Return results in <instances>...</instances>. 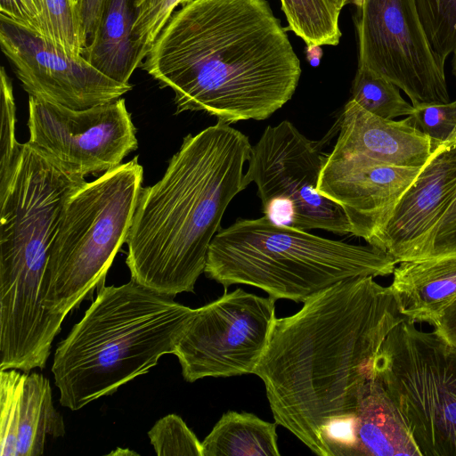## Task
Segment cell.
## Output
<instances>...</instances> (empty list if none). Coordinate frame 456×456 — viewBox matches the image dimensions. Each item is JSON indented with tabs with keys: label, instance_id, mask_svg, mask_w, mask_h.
<instances>
[{
	"label": "cell",
	"instance_id": "obj_20",
	"mask_svg": "<svg viewBox=\"0 0 456 456\" xmlns=\"http://www.w3.org/2000/svg\"><path fill=\"white\" fill-rule=\"evenodd\" d=\"M134 19V0H106L97 31L83 55L103 74L124 84L140 67L132 37Z\"/></svg>",
	"mask_w": 456,
	"mask_h": 456
},
{
	"label": "cell",
	"instance_id": "obj_1",
	"mask_svg": "<svg viewBox=\"0 0 456 456\" xmlns=\"http://www.w3.org/2000/svg\"><path fill=\"white\" fill-rule=\"evenodd\" d=\"M276 318L254 373L273 419L313 452L329 456L322 431L354 414L362 385L388 333L405 317L374 277L342 281Z\"/></svg>",
	"mask_w": 456,
	"mask_h": 456
},
{
	"label": "cell",
	"instance_id": "obj_3",
	"mask_svg": "<svg viewBox=\"0 0 456 456\" xmlns=\"http://www.w3.org/2000/svg\"><path fill=\"white\" fill-rule=\"evenodd\" d=\"M251 147L221 121L183 138L162 178L138 196L126 241L131 280L170 297L194 291L228 205L247 188Z\"/></svg>",
	"mask_w": 456,
	"mask_h": 456
},
{
	"label": "cell",
	"instance_id": "obj_10",
	"mask_svg": "<svg viewBox=\"0 0 456 456\" xmlns=\"http://www.w3.org/2000/svg\"><path fill=\"white\" fill-rule=\"evenodd\" d=\"M275 300L237 288L195 309L174 353L183 379L254 373L276 319Z\"/></svg>",
	"mask_w": 456,
	"mask_h": 456
},
{
	"label": "cell",
	"instance_id": "obj_23",
	"mask_svg": "<svg viewBox=\"0 0 456 456\" xmlns=\"http://www.w3.org/2000/svg\"><path fill=\"white\" fill-rule=\"evenodd\" d=\"M40 1L41 37L70 56H83L87 39L77 1Z\"/></svg>",
	"mask_w": 456,
	"mask_h": 456
},
{
	"label": "cell",
	"instance_id": "obj_7",
	"mask_svg": "<svg viewBox=\"0 0 456 456\" xmlns=\"http://www.w3.org/2000/svg\"><path fill=\"white\" fill-rule=\"evenodd\" d=\"M142 180L135 156L86 182L69 199L43 276L41 299L49 312L65 318L105 286L126 241Z\"/></svg>",
	"mask_w": 456,
	"mask_h": 456
},
{
	"label": "cell",
	"instance_id": "obj_15",
	"mask_svg": "<svg viewBox=\"0 0 456 456\" xmlns=\"http://www.w3.org/2000/svg\"><path fill=\"white\" fill-rule=\"evenodd\" d=\"M456 191V140L439 145L406 189L372 245L396 263L420 259Z\"/></svg>",
	"mask_w": 456,
	"mask_h": 456
},
{
	"label": "cell",
	"instance_id": "obj_16",
	"mask_svg": "<svg viewBox=\"0 0 456 456\" xmlns=\"http://www.w3.org/2000/svg\"><path fill=\"white\" fill-rule=\"evenodd\" d=\"M0 455L38 456L47 436L65 435L49 380L37 372L0 370Z\"/></svg>",
	"mask_w": 456,
	"mask_h": 456
},
{
	"label": "cell",
	"instance_id": "obj_22",
	"mask_svg": "<svg viewBox=\"0 0 456 456\" xmlns=\"http://www.w3.org/2000/svg\"><path fill=\"white\" fill-rule=\"evenodd\" d=\"M289 29L301 37L308 48L337 45L341 32L340 10L331 0H281Z\"/></svg>",
	"mask_w": 456,
	"mask_h": 456
},
{
	"label": "cell",
	"instance_id": "obj_36",
	"mask_svg": "<svg viewBox=\"0 0 456 456\" xmlns=\"http://www.w3.org/2000/svg\"><path fill=\"white\" fill-rule=\"evenodd\" d=\"M453 58H452V73L456 77V48L453 52Z\"/></svg>",
	"mask_w": 456,
	"mask_h": 456
},
{
	"label": "cell",
	"instance_id": "obj_8",
	"mask_svg": "<svg viewBox=\"0 0 456 456\" xmlns=\"http://www.w3.org/2000/svg\"><path fill=\"white\" fill-rule=\"evenodd\" d=\"M372 375L401 411L421 456H456V346L404 318L383 341Z\"/></svg>",
	"mask_w": 456,
	"mask_h": 456
},
{
	"label": "cell",
	"instance_id": "obj_5",
	"mask_svg": "<svg viewBox=\"0 0 456 456\" xmlns=\"http://www.w3.org/2000/svg\"><path fill=\"white\" fill-rule=\"evenodd\" d=\"M86 182L22 143L0 195V346L8 353L47 351L61 331L65 318L44 307L41 287L66 203Z\"/></svg>",
	"mask_w": 456,
	"mask_h": 456
},
{
	"label": "cell",
	"instance_id": "obj_17",
	"mask_svg": "<svg viewBox=\"0 0 456 456\" xmlns=\"http://www.w3.org/2000/svg\"><path fill=\"white\" fill-rule=\"evenodd\" d=\"M436 148L431 140L402 120L376 116L349 100L338 119L333 151L387 164L421 168Z\"/></svg>",
	"mask_w": 456,
	"mask_h": 456
},
{
	"label": "cell",
	"instance_id": "obj_2",
	"mask_svg": "<svg viewBox=\"0 0 456 456\" xmlns=\"http://www.w3.org/2000/svg\"><path fill=\"white\" fill-rule=\"evenodd\" d=\"M175 93L176 113L226 124L264 120L289 102L301 74L265 0H192L175 12L141 66Z\"/></svg>",
	"mask_w": 456,
	"mask_h": 456
},
{
	"label": "cell",
	"instance_id": "obj_28",
	"mask_svg": "<svg viewBox=\"0 0 456 456\" xmlns=\"http://www.w3.org/2000/svg\"><path fill=\"white\" fill-rule=\"evenodd\" d=\"M151 444L159 456H202V444L176 414L159 419L148 432Z\"/></svg>",
	"mask_w": 456,
	"mask_h": 456
},
{
	"label": "cell",
	"instance_id": "obj_21",
	"mask_svg": "<svg viewBox=\"0 0 456 456\" xmlns=\"http://www.w3.org/2000/svg\"><path fill=\"white\" fill-rule=\"evenodd\" d=\"M277 423L229 411L201 442L202 456H280Z\"/></svg>",
	"mask_w": 456,
	"mask_h": 456
},
{
	"label": "cell",
	"instance_id": "obj_24",
	"mask_svg": "<svg viewBox=\"0 0 456 456\" xmlns=\"http://www.w3.org/2000/svg\"><path fill=\"white\" fill-rule=\"evenodd\" d=\"M352 101L383 118L407 117L413 106L401 95L398 87L370 69L358 67L352 86Z\"/></svg>",
	"mask_w": 456,
	"mask_h": 456
},
{
	"label": "cell",
	"instance_id": "obj_11",
	"mask_svg": "<svg viewBox=\"0 0 456 456\" xmlns=\"http://www.w3.org/2000/svg\"><path fill=\"white\" fill-rule=\"evenodd\" d=\"M356 7L358 67L390 80L412 106L449 102L444 68L428 44L415 0H361Z\"/></svg>",
	"mask_w": 456,
	"mask_h": 456
},
{
	"label": "cell",
	"instance_id": "obj_35",
	"mask_svg": "<svg viewBox=\"0 0 456 456\" xmlns=\"http://www.w3.org/2000/svg\"><path fill=\"white\" fill-rule=\"evenodd\" d=\"M361 0H331V2L341 10L345 5L354 4L358 6Z\"/></svg>",
	"mask_w": 456,
	"mask_h": 456
},
{
	"label": "cell",
	"instance_id": "obj_4",
	"mask_svg": "<svg viewBox=\"0 0 456 456\" xmlns=\"http://www.w3.org/2000/svg\"><path fill=\"white\" fill-rule=\"evenodd\" d=\"M173 298L133 280L98 290L54 353L61 404L79 410L174 354L195 309Z\"/></svg>",
	"mask_w": 456,
	"mask_h": 456
},
{
	"label": "cell",
	"instance_id": "obj_30",
	"mask_svg": "<svg viewBox=\"0 0 456 456\" xmlns=\"http://www.w3.org/2000/svg\"><path fill=\"white\" fill-rule=\"evenodd\" d=\"M451 256H456V191L447 210L431 232L421 258Z\"/></svg>",
	"mask_w": 456,
	"mask_h": 456
},
{
	"label": "cell",
	"instance_id": "obj_38",
	"mask_svg": "<svg viewBox=\"0 0 456 456\" xmlns=\"http://www.w3.org/2000/svg\"><path fill=\"white\" fill-rule=\"evenodd\" d=\"M135 1V0H134Z\"/></svg>",
	"mask_w": 456,
	"mask_h": 456
},
{
	"label": "cell",
	"instance_id": "obj_19",
	"mask_svg": "<svg viewBox=\"0 0 456 456\" xmlns=\"http://www.w3.org/2000/svg\"><path fill=\"white\" fill-rule=\"evenodd\" d=\"M354 414L355 456H421L401 411L373 375L360 389Z\"/></svg>",
	"mask_w": 456,
	"mask_h": 456
},
{
	"label": "cell",
	"instance_id": "obj_14",
	"mask_svg": "<svg viewBox=\"0 0 456 456\" xmlns=\"http://www.w3.org/2000/svg\"><path fill=\"white\" fill-rule=\"evenodd\" d=\"M420 169L332 151L322 168L317 189L341 207L351 234L372 245Z\"/></svg>",
	"mask_w": 456,
	"mask_h": 456
},
{
	"label": "cell",
	"instance_id": "obj_26",
	"mask_svg": "<svg viewBox=\"0 0 456 456\" xmlns=\"http://www.w3.org/2000/svg\"><path fill=\"white\" fill-rule=\"evenodd\" d=\"M192 0H135L133 42L141 66L151 45L179 5Z\"/></svg>",
	"mask_w": 456,
	"mask_h": 456
},
{
	"label": "cell",
	"instance_id": "obj_6",
	"mask_svg": "<svg viewBox=\"0 0 456 456\" xmlns=\"http://www.w3.org/2000/svg\"><path fill=\"white\" fill-rule=\"evenodd\" d=\"M396 264L379 247L323 238L264 216L221 228L204 273L225 289L245 284L274 299L304 303L345 280L391 274Z\"/></svg>",
	"mask_w": 456,
	"mask_h": 456
},
{
	"label": "cell",
	"instance_id": "obj_12",
	"mask_svg": "<svg viewBox=\"0 0 456 456\" xmlns=\"http://www.w3.org/2000/svg\"><path fill=\"white\" fill-rule=\"evenodd\" d=\"M28 127L30 146L82 177L118 167L138 145L123 98L72 110L29 95Z\"/></svg>",
	"mask_w": 456,
	"mask_h": 456
},
{
	"label": "cell",
	"instance_id": "obj_33",
	"mask_svg": "<svg viewBox=\"0 0 456 456\" xmlns=\"http://www.w3.org/2000/svg\"><path fill=\"white\" fill-rule=\"evenodd\" d=\"M0 11L1 14L38 33L37 27L23 0H0Z\"/></svg>",
	"mask_w": 456,
	"mask_h": 456
},
{
	"label": "cell",
	"instance_id": "obj_32",
	"mask_svg": "<svg viewBox=\"0 0 456 456\" xmlns=\"http://www.w3.org/2000/svg\"><path fill=\"white\" fill-rule=\"evenodd\" d=\"M431 324L441 338L456 346V298L438 314Z\"/></svg>",
	"mask_w": 456,
	"mask_h": 456
},
{
	"label": "cell",
	"instance_id": "obj_13",
	"mask_svg": "<svg viewBox=\"0 0 456 456\" xmlns=\"http://www.w3.org/2000/svg\"><path fill=\"white\" fill-rule=\"evenodd\" d=\"M0 45L31 96L72 110L112 102L133 86L111 79L84 56L73 57L37 31L0 13Z\"/></svg>",
	"mask_w": 456,
	"mask_h": 456
},
{
	"label": "cell",
	"instance_id": "obj_29",
	"mask_svg": "<svg viewBox=\"0 0 456 456\" xmlns=\"http://www.w3.org/2000/svg\"><path fill=\"white\" fill-rule=\"evenodd\" d=\"M405 119L427 135L436 148L456 140V101L413 106Z\"/></svg>",
	"mask_w": 456,
	"mask_h": 456
},
{
	"label": "cell",
	"instance_id": "obj_34",
	"mask_svg": "<svg viewBox=\"0 0 456 456\" xmlns=\"http://www.w3.org/2000/svg\"><path fill=\"white\" fill-rule=\"evenodd\" d=\"M23 2L37 27L38 33L41 35V1L23 0Z\"/></svg>",
	"mask_w": 456,
	"mask_h": 456
},
{
	"label": "cell",
	"instance_id": "obj_9",
	"mask_svg": "<svg viewBox=\"0 0 456 456\" xmlns=\"http://www.w3.org/2000/svg\"><path fill=\"white\" fill-rule=\"evenodd\" d=\"M323 142L305 137L289 120L268 126L251 147L244 175L255 183L265 216L279 224L307 231L351 234L339 205L319 193V176L329 154Z\"/></svg>",
	"mask_w": 456,
	"mask_h": 456
},
{
	"label": "cell",
	"instance_id": "obj_31",
	"mask_svg": "<svg viewBox=\"0 0 456 456\" xmlns=\"http://www.w3.org/2000/svg\"><path fill=\"white\" fill-rule=\"evenodd\" d=\"M106 0H77L87 43L97 31Z\"/></svg>",
	"mask_w": 456,
	"mask_h": 456
},
{
	"label": "cell",
	"instance_id": "obj_25",
	"mask_svg": "<svg viewBox=\"0 0 456 456\" xmlns=\"http://www.w3.org/2000/svg\"><path fill=\"white\" fill-rule=\"evenodd\" d=\"M415 4L432 52L444 68L456 48V0H415Z\"/></svg>",
	"mask_w": 456,
	"mask_h": 456
},
{
	"label": "cell",
	"instance_id": "obj_18",
	"mask_svg": "<svg viewBox=\"0 0 456 456\" xmlns=\"http://www.w3.org/2000/svg\"><path fill=\"white\" fill-rule=\"evenodd\" d=\"M389 286L400 314L432 323L456 298V256L403 261Z\"/></svg>",
	"mask_w": 456,
	"mask_h": 456
},
{
	"label": "cell",
	"instance_id": "obj_37",
	"mask_svg": "<svg viewBox=\"0 0 456 456\" xmlns=\"http://www.w3.org/2000/svg\"><path fill=\"white\" fill-rule=\"evenodd\" d=\"M77 1V0H76Z\"/></svg>",
	"mask_w": 456,
	"mask_h": 456
},
{
	"label": "cell",
	"instance_id": "obj_27",
	"mask_svg": "<svg viewBox=\"0 0 456 456\" xmlns=\"http://www.w3.org/2000/svg\"><path fill=\"white\" fill-rule=\"evenodd\" d=\"M1 136H0V195L7 189L17 166L22 144L15 137L16 106L12 84L4 67L0 71Z\"/></svg>",
	"mask_w": 456,
	"mask_h": 456
}]
</instances>
